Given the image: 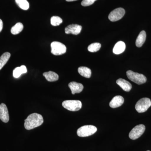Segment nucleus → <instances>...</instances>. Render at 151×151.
<instances>
[{"label":"nucleus","mask_w":151,"mask_h":151,"mask_svg":"<svg viewBox=\"0 0 151 151\" xmlns=\"http://www.w3.org/2000/svg\"><path fill=\"white\" fill-rule=\"evenodd\" d=\"M43 122V118L42 115L34 113L29 115L25 120L24 126L27 130H31L41 126Z\"/></svg>","instance_id":"nucleus-1"},{"label":"nucleus","mask_w":151,"mask_h":151,"mask_svg":"<svg viewBox=\"0 0 151 151\" xmlns=\"http://www.w3.org/2000/svg\"><path fill=\"white\" fill-rule=\"evenodd\" d=\"M97 131V128L93 125H85L77 130V134L81 137H89L94 134Z\"/></svg>","instance_id":"nucleus-2"},{"label":"nucleus","mask_w":151,"mask_h":151,"mask_svg":"<svg viewBox=\"0 0 151 151\" xmlns=\"http://www.w3.org/2000/svg\"><path fill=\"white\" fill-rule=\"evenodd\" d=\"M127 75L129 79L139 85L144 84L147 81V78L145 75L136 73L131 70L127 71Z\"/></svg>","instance_id":"nucleus-3"},{"label":"nucleus","mask_w":151,"mask_h":151,"mask_svg":"<svg viewBox=\"0 0 151 151\" xmlns=\"http://www.w3.org/2000/svg\"><path fill=\"white\" fill-rule=\"evenodd\" d=\"M62 106L68 111H77L81 109L82 103L79 100H67L63 102Z\"/></svg>","instance_id":"nucleus-4"},{"label":"nucleus","mask_w":151,"mask_h":151,"mask_svg":"<svg viewBox=\"0 0 151 151\" xmlns=\"http://www.w3.org/2000/svg\"><path fill=\"white\" fill-rule=\"evenodd\" d=\"M151 106L150 99L145 97L142 98L137 102L135 105V109L138 113H142L147 111Z\"/></svg>","instance_id":"nucleus-5"},{"label":"nucleus","mask_w":151,"mask_h":151,"mask_svg":"<svg viewBox=\"0 0 151 151\" xmlns=\"http://www.w3.org/2000/svg\"><path fill=\"white\" fill-rule=\"evenodd\" d=\"M51 52L55 55H61L66 51V46L63 44L58 42L55 41L51 44Z\"/></svg>","instance_id":"nucleus-6"},{"label":"nucleus","mask_w":151,"mask_h":151,"mask_svg":"<svg viewBox=\"0 0 151 151\" xmlns=\"http://www.w3.org/2000/svg\"><path fill=\"white\" fill-rule=\"evenodd\" d=\"M145 129V127L143 124L137 125L131 130L129 134V137L131 139H137L144 134Z\"/></svg>","instance_id":"nucleus-7"},{"label":"nucleus","mask_w":151,"mask_h":151,"mask_svg":"<svg viewBox=\"0 0 151 151\" xmlns=\"http://www.w3.org/2000/svg\"><path fill=\"white\" fill-rule=\"evenodd\" d=\"M125 14L124 9L119 8L113 10L108 16V19L111 22H116L122 19Z\"/></svg>","instance_id":"nucleus-8"},{"label":"nucleus","mask_w":151,"mask_h":151,"mask_svg":"<svg viewBox=\"0 0 151 151\" xmlns=\"http://www.w3.org/2000/svg\"><path fill=\"white\" fill-rule=\"evenodd\" d=\"M82 27L77 24L69 25L65 29V33L67 34H72L74 35H77L81 32Z\"/></svg>","instance_id":"nucleus-9"},{"label":"nucleus","mask_w":151,"mask_h":151,"mask_svg":"<svg viewBox=\"0 0 151 151\" xmlns=\"http://www.w3.org/2000/svg\"><path fill=\"white\" fill-rule=\"evenodd\" d=\"M0 119L4 123H7L9 120L8 110L4 103L0 105Z\"/></svg>","instance_id":"nucleus-10"},{"label":"nucleus","mask_w":151,"mask_h":151,"mask_svg":"<svg viewBox=\"0 0 151 151\" xmlns=\"http://www.w3.org/2000/svg\"><path fill=\"white\" fill-rule=\"evenodd\" d=\"M68 87L71 91L72 94L79 93L82 92L84 86L81 83H77L75 81H72L68 84Z\"/></svg>","instance_id":"nucleus-11"},{"label":"nucleus","mask_w":151,"mask_h":151,"mask_svg":"<svg viewBox=\"0 0 151 151\" xmlns=\"http://www.w3.org/2000/svg\"><path fill=\"white\" fill-rule=\"evenodd\" d=\"M124 97L122 96L118 95L113 97L110 102V107L113 108H118L124 104Z\"/></svg>","instance_id":"nucleus-12"},{"label":"nucleus","mask_w":151,"mask_h":151,"mask_svg":"<svg viewBox=\"0 0 151 151\" xmlns=\"http://www.w3.org/2000/svg\"><path fill=\"white\" fill-rule=\"evenodd\" d=\"M116 83L126 92H129L132 89V85L131 83L123 78L118 79L116 81Z\"/></svg>","instance_id":"nucleus-13"},{"label":"nucleus","mask_w":151,"mask_h":151,"mask_svg":"<svg viewBox=\"0 0 151 151\" xmlns=\"http://www.w3.org/2000/svg\"><path fill=\"white\" fill-rule=\"evenodd\" d=\"M126 44L124 42L120 41L116 44L113 49V52L115 54H120L125 51Z\"/></svg>","instance_id":"nucleus-14"},{"label":"nucleus","mask_w":151,"mask_h":151,"mask_svg":"<svg viewBox=\"0 0 151 151\" xmlns=\"http://www.w3.org/2000/svg\"><path fill=\"white\" fill-rule=\"evenodd\" d=\"M43 75L46 78V80L50 82L57 81L59 78L58 75L53 71H50L48 72H45L43 73Z\"/></svg>","instance_id":"nucleus-15"},{"label":"nucleus","mask_w":151,"mask_h":151,"mask_svg":"<svg viewBox=\"0 0 151 151\" xmlns=\"http://www.w3.org/2000/svg\"><path fill=\"white\" fill-rule=\"evenodd\" d=\"M146 33L145 31H142L140 32L136 41V46L138 47H140L145 43L146 39Z\"/></svg>","instance_id":"nucleus-16"},{"label":"nucleus","mask_w":151,"mask_h":151,"mask_svg":"<svg viewBox=\"0 0 151 151\" xmlns=\"http://www.w3.org/2000/svg\"><path fill=\"white\" fill-rule=\"evenodd\" d=\"M78 73L83 77L86 78H89L91 77L92 71L89 68L81 66L78 68Z\"/></svg>","instance_id":"nucleus-17"},{"label":"nucleus","mask_w":151,"mask_h":151,"mask_svg":"<svg viewBox=\"0 0 151 151\" xmlns=\"http://www.w3.org/2000/svg\"><path fill=\"white\" fill-rule=\"evenodd\" d=\"M27 72V68L24 65H22L20 67H17L15 68L13 72V75L14 78H18L23 73Z\"/></svg>","instance_id":"nucleus-18"},{"label":"nucleus","mask_w":151,"mask_h":151,"mask_svg":"<svg viewBox=\"0 0 151 151\" xmlns=\"http://www.w3.org/2000/svg\"><path fill=\"white\" fill-rule=\"evenodd\" d=\"M11 54L9 52H6L0 57V70L3 68L8 61L10 58Z\"/></svg>","instance_id":"nucleus-19"},{"label":"nucleus","mask_w":151,"mask_h":151,"mask_svg":"<svg viewBox=\"0 0 151 151\" xmlns=\"http://www.w3.org/2000/svg\"><path fill=\"white\" fill-rule=\"evenodd\" d=\"M24 26L20 22L17 23L11 29V33L14 35L18 34L21 32Z\"/></svg>","instance_id":"nucleus-20"},{"label":"nucleus","mask_w":151,"mask_h":151,"mask_svg":"<svg viewBox=\"0 0 151 151\" xmlns=\"http://www.w3.org/2000/svg\"><path fill=\"white\" fill-rule=\"evenodd\" d=\"M15 1L22 9L27 10L29 8V4L27 0H15Z\"/></svg>","instance_id":"nucleus-21"},{"label":"nucleus","mask_w":151,"mask_h":151,"mask_svg":"<svg viewBox=\"0 0 151 151\" xmlns=\"http://www.w3.org/2000/svg\"><path fill=\"white\" fill-rule=\"evenodd\" d=\"M101 45L100 43L95 42L91 44L88 47V50L90 52H94L98 51L101 48Z\"/></svg>","instance_id":"nucleus-22"},{"label":"nucleus","mask_w":151,"mask_h":151,"mask_svg":"<svg viewBox=\"0 0 151 151\" xmlns=\"http://www.w3.org/2000/svg\"><path fill=\"white\" fill-rule=\"evenodd\" d=\"M63 22V20L61 18L58 16H53L51 17L50 23L53 26H58L61 24Z\"/></svg>","instance_id":"nucleus-23"},{"label":"nucleus","mask_w":151,"mask_h":151,"mask_svg":"<svg viewBox=\"0 0 151 151\" xmlns=\"http://www.w3.org/2000/svg\"><path fill=\"white\" fill-rule=\"evenodd\" d=\"M96 0H83L81 2V5L83 6H88L94 4Z\"/></svg>","instance_id":"nucleus-24"},{"label":"nucleus","mask_w":151,"mask_h":151,"mask_svg":"<svg viewBox=\"0 0 151 151\" xmlns=\"http://www.w3.org/2000/svg\"><path fill=\"white\" fill-rule=\"evenodd\" d=\"M3 28V23L2 20L0 19V32H1Z\"/></svg>","instance_id":"nucleus-25"},{"label":"nucleus","mask_w":151,"mask_h":151,"mask_svg":"<svg viewBox=\"0 0 151 151\" xmlns=\"http://www.w3.org/2000/svg\"><path fill=\"white\" fill-rule=\"evenodd\" d=\"M65 1L68 2H71L73 1H77V0H65Z\"/></svg>","instance_id":"nucleus-26"},{"label":"nucleus","mask_w":151,"mask_h":151,"mask_svg":"<svg viewBox=\"0 0 151 151\" xmlns=\"http://www.w3.org/2000/svg\"></svg>","instance_id":"nucleus-27"}]
</instances>
